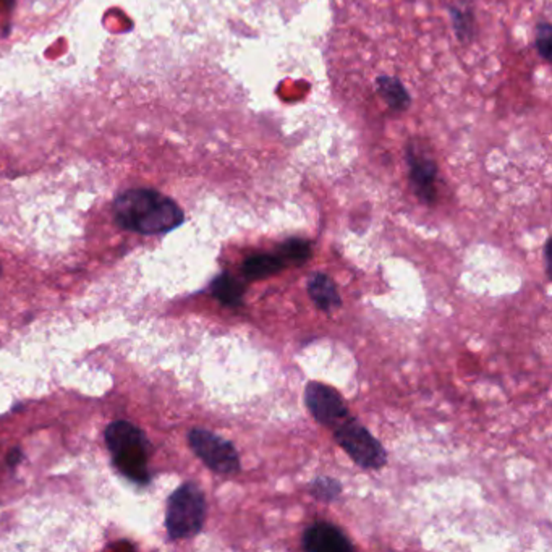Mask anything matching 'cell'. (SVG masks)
I'll use <instances>...</instances> for the list:
<instances>
[{
	"label": "cell",
	"instance_id": "cell-1",
	"mask_svg": "<svg viewBox=\"0 0 552 552\" xmlns=\"http://www.w3.org/2000/svg\"><path fill=\"white\" fill-rule=\"evenodd\" d=\"M114 214L120 227L145 236L171 232L185 220L179 204L149 188H135L119 195Z\"/></svg>",
	"mask_w": 552,
	"mask_h": 552
},
{
	"label": "cell",
	"instance_id": "cell-2",
	"mask_svg": "<svg viewBox=\"0 0 552 552\" xmlns=\"http://www.w3.org/2000/svg\"><path fill=\"white\" fill-rule=\"evenodd\" d=\"M106 442L114 457L115 467L127 478L147 483V439L145 432L129 422H115L106 430Z\"/></svg>",
	"mask_w": 552,
	"mask_h": 552
},
{
	"label": "cell",
	"instance_id": "cell-3",
	"mask_svg": "<svg viewBox=\"0 0 552 552\" xmlns=\"http://www.w3.org/2000/svg\"><path fill=\"white\" fill-rule=\"evenodd\" d=\"M206 520L203 491L193 483L180 486L169 499L165 527L172 539H185L198 535Z\"/></svg>",
	"mask_w": 552,
	"mask_h": 552
},
{
	"label": "cell",
	"instance_id": "cell-4",
	"mask_svg": "<svg viewBox=\"0 0 552 552\" xmlns=\"http://www.w3.org/2000/svg\"><path fill=\"white\" fill-rule=\"evenodd\" d=\"M334 438L343 452L361 468L378 470L387 463V454L381 442L353 418L347 416L337 424L334 428Z\"/></svg>",
	"mask_w": 552,
	"mask_h": 552
},
{
	"label": "cell",
	"instance_id": "cell-5",
	"mask_svg": "<svg viewBox=\"0 0 552 552\" xmlns=\"http://www.w3.org/2000/svg\"><path fill=\"white\" fill-rule=\"evenodd\" d=\"M190 446L206 467L222 476H234L240 471V455L234 444L211 431H190Z\"/></svg>",
	"mask_w": 552,
	"mask_h": 552
},
{
	"label": "cell",
	"instance_id": "cell-6",
	"mask_svg": "<svg viewBox=\"0 0 552 552\" xmlns=\"http://www.w3.org/2000/svg\"><path fill=\"white\" fill-rule=\"evenodd\" d=\"M305 404L315 420L325 426L335 428L349 416L341 394L323 382H309L305 387Z\"/></svg>",
	"mask_w": 552,
	"mask_h": 552
},
{
	"label": "cell",
	"instance_id": "cell-7",
	"mask_svg": "<svg viewBox=\"0 0 552 552\" xmlns=\"http://www.w3.org/2000/svg\"><path fill=\"white\" fill-rule=\"evenodd\" d=\"M406 163L410 171V183L423 203L432 204L436 200V177L438 165L431 156L414 145L406 147Z\"/></svg>",
	"mask_w": 552,
	"mask_h": 552
},
{
	"label": "cell",
	"instance_id": "cell-8",
	"mask_svg": "<svg viewBox=\"0 0 552 552\" xmlns=\"http://www.w3.org/2000/svg\"><path fill=\"white\" fill-rule=\"evenodd\" d=\"M301 543L303 549L311 552L353 551V544L350 543L343 531L327 521H316L307 528Z\"/></svg>",
	"mask_w": 552,
	"mask_h": 552
},
{
	"label": "cell",
	"instance_id": "cell-9",
	"mask_svg": "<svg viewBox=\"0 0 552 552\" xmlns=\"http://www.w3.org/2000/svg\"><path fill=\"white\" fill-rule=\"evenodd\" d=\"M307 289H308L311 300L315 301L317 308L323 309V311H329V309L337 308L342 305L337 285L325 272L311 274Z\"/></svg>",
	"mask_w": 552,
	"mask_h": 552
},
{
	"label": "cell",
	"instance_id": "cell-10",
	"mask_svg": "<svg viewBox=\"0 0 552 552\" xmlns=\"http://www.w3.org/2000/svg\"><path fill=\"white\" fill-rule=\"evenodd\" d=\"M211 292L214 298L226 307H240L244 301L245 285L232 274H220L212 280Z\"/></svg>",
	"mask_w": 552,
	"mask_h": 552
},
{
	"label": "cell",
	"instance_id": "cell-11",
	"mask_svg": "<svg viewBox=\"0 0 552 552\" xmlns=\"http://www.w3.org/2000/svg\"><path fill=\"white\" fill-rule=\"evenodd\" d=\"M285 268L284 261L279 258V254H253L245 261L244 276L248 280H261L266 277L274 276Z\"/></svg>",
	"mask_w": 552,
	"mask_h": 552
},
{
	"label": "cell",
	"instance_id": "cell-12",
	"mask_svg": "<svg viewBox=\"0 0 552 552\" xmlns=\"http://www.w3.org/2000/svg\"><path fill=\"white\" fill-rule=\"evenodd\" d=\"M376 86H378L381 98L386 101V104L392 111L402 112L410 106V96L406 93L405 86L396 76H387V75L379 76L376 80Z\"/></svg>",
	"mask_w": 552,
	"mask_h": 552
},
{
	"label": "cell",
	"instance_id": "cell-13",
	"mask_svg": "<svg viewBox=\"0 0 552 552\" xmlns=\"http://www.w3.org/2000/svg\"><path fill=\"white\" fill-rule=\"evenodd\" d=\"M277 254L280 260L284 261L285 266L287 264L301 266L311 258V245L308 240H303V238H289L287 242L279 246Z\"/></svg>",
	"mask_w": 552,
	"mask_h": 552
},
{
	"label": "cell",
	"instance_id": "cell-14",
	"mask_svg": "<svg viewBox=\"0 0 552 552\" xmlns=\"http://www.w3.org/2000/svg\"><path fill=\"white\" fill-rule=\"evenodd\" d=\"M450 18L455 34L460 42H468L473 38V12L470 7L457 4L450 7Z\"/></svg>",
	"mask_w": 552,
	"mask_h": 552
},
{
	"label": "cell",
	"instance_id": "cell-15",
	"mask_svg": "<svg viewBox=\"0 0 552 552\" xmlns=\"http://www.w3.org/2000/svg\"><path fill=\"white\" fill-rule=\"evenodd\" d=\"M311 493L321 503H333L342 494V485L331 476H317L311 486Z\"/></svg>",
	"mask_w": 552,
	"mask_h": 552
},
{
	"label": "cell",
	"instance_id": "cell-16",
	"mask_svg": "<svg viewBox=\"0 0 552 552\" xmlns=\"http://www.w3.org/2000/svg\"><path fill=\"white\" fill-rule=\"evenodd\" d=\"M536 49L544 60L551 58L552 28L549 23H541L536 28Z\"/></svg>",
	"mask_w": 552,
	"mask_h": 552
},
{
	"label": "cell",
	"instance_id": "cell-17",
	"mask_svg": "<svg viewBox=\"0 0 552 552\" xmlns=\"http://www.w3.org/2000/svg\"><path fill=\"white\" fill-rule=\"evenodd\" d=\"M20 459H22V452L18 450V449H13L9 455V465L10 467H13V465H17L20 462Z\"/></svg>",
	"mask_w": 552,
	"mask_h": 552
},
{
	"label": "cell",
	"instance_id": "cell-18",
	"mask_svg": "<svg viewBox=\"0 0 552 552\" xmlns=\"http://www.w3.org/2000/svg\"><path fill=\"white\" fill-rule=\"evenodd\" d=\"M0 274H2V268H0Z\"/></svg>",
	"mask_w": 552,
	"mask_h": 552
}]
</instances>
